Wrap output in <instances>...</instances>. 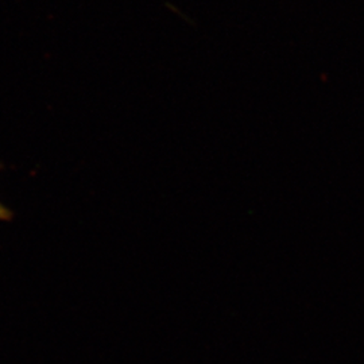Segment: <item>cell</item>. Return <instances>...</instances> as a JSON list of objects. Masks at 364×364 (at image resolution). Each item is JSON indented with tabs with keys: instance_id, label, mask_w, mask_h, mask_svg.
Masks as SVG:
<instances>
[{
	"instance_id": "obj_1",
	"label": "cell",
	"mask_w": 364,
	"mask_h": 364,
	"mask_svg": "<svg viewBox=\"0 0 364 364\" xmlns=\"http://www.w3.org/2000/svg\"><path fill=\"white\" fill-rule=\"evenodd\" d=\"M0 169H1V166H0ZM11 219H13V212L4 204L0 203V221H10Z\"/></svg>"
}]
</instances>
